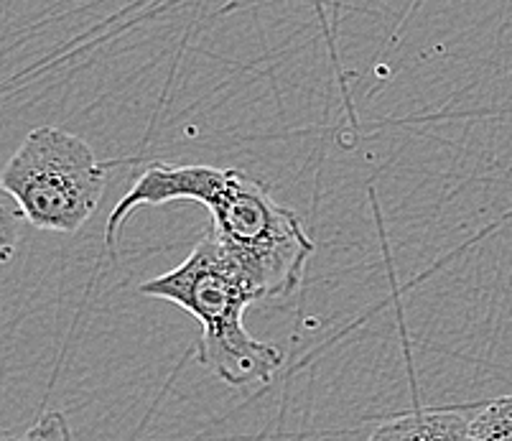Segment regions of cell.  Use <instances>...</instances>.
<instances>
[{
  "mask_svg": "<svg viewBox=\"0 0 512 441\" xmlns=\"http://www.w3.org/2000/svg\"><path fill=\"white\" fill-rule=\"evenodd\" d=\"M169 202L207 207L212 217L209 232L245 271L260 299L291 296L301 289L306 263L316 250L314 240L306 235L301 217L271 197L263 179L240 169L151 164L107 217V248L115 250L130 212Z\"/></svg>",
  "mask_w": 512,
  "mask_h": 441,
  "instance_id": "6da1fadb",
  "label": "cell"
},
{
  "mask_svg": "<svg viewBox=\"0 0 512 441\" xmlns=\"http://www.w3.org/2000/svg\"><path fill=\"white\" fill-rule=\"evenodd\" d=\"M26 220L23 210L18 207L16 199L8 192H3V230H0V240H3V261H11L13 255V243H16V232H13V225H21Z\"/></svg>",
  "mask_w": 512,
  "mask_h": 441,
  "instance_id": "8992f818",
  "label": "cell"
},
{
  "mask_svg": "<svg viewBox=\"0 0 512 441\" xmlns=\"http://www.w3.org/2000/svg\"><path fill=\"white\" fill-rule=\"evenodd\" d=\"M21 441H72V431L62 413H46Z\"/></svg>",
  "mask_w": 512,
  "mask_h": 441,
  "instance_id": "52a82bcc",
  "label": "cell"
},
{
  "mask_svg": "<svg viewBox=\"0 0 512 441\" xmlns=\"http://www.w3.org/2000/svg\"><path fill=\"white\" fill-rule=\"evenodd\" d=\"M472 441H512V396L484 403L469 424Z\"/></svg>",
  "mask_w": 512,
  "mask_h": 441,
  "instance_id": "5b68a950",
  "label": "cell"
},
{
  "mask_svg": "<svg viewBox=\"0 0 512 441\" xmlns=\"http://www.w3.org/2000/svg\"><path fill=\"white\" fill-rule=\"evenodd\" d=\"M3 192L39 230L72 235L95 215L107 184V164L90 143L59 128H34L0 176Z\"/></svg>",
  "mask_w": 512,
  "mask_h": 441,
  "instance_id": "3957f363",
  "label": "cell"
},
{
  "mask_svg": "<svg viewBox=\"0 0 512 441\" xmlns=\"http://www.w3.org/2000/svg\"><path fill=\"white\" fill-rule=\"evenodd\" d=\"M469 424L454 408H423L377 426L372 441H472Z\"/></svg>",
  "mask_w": 512,
  "mask_h": 441,
  "instance_id": "277c9868",
  "label": "cell"
},
{
  "mask_svg": "<svg viewBox=\"0 0 512 441\" xmlns=\"http://www.w3.org/2000/svg\"><path fill=\"white\" fill-rule=\"evenodd\" d=\"M141 294L171 301L197 319L202 327L199 362L230 388L271 383L283 365L276 345L255 340L245 329V309L260 294L212 232L194 245L181 266L143 283Z\"/></svg>",
  "mask_w": 512,
  "mask_h": 441,
  "instance_id": "7a4b0ae2",
  "label": "cell"
}]
</instances>
